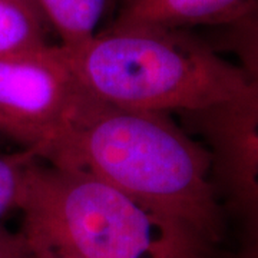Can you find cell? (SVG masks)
<instances>
[{
    "label": "cell",
    "mask_w": 258,
    "mask_h": 258,
    "mask_svg": "<svg viewBox=\"0 0 258 258\" xmlns=\"http://www.w3.org/2000/svg\"><path fill=\"white\" fill-rule=\"evenodd\" d=\"M12 2L20 3V5L26 6V8H29L30 10H33V12L39 13L40 16H43V15H42V12H40V8H39V5H37V0H12ZM43 19H45V18H43Z\"/></svg>",
    "instance_id": "4fadbf2b"
},
{
    "label": "cell",
    "mask_w": 258,
    "mask_h": 258,
    "mask_svg": "<svg viewBox=\"0 0 258 258\" xmlns=\"http://www.w3.org/2000/svg\"><path fill=\"white\" fill-rule=\"evenodd\" d=\"M43 161L109 182L207 244L221 234L211 154L168 113L122 108L85 91Z\"/></svg>",
    "instance_id": "6da1fadb"
},
{
    "label": "cell",
    "mask_w": 258,
    "mask_h": 258,
    "mask_svg": "<svg viewBox=\"0 0 258 258\" xmlns=\"http://www.w3.org/2000/svg\"><path fill=\"white\" fill-rule=\"evenodd\" d=\"M0 258H33L22 232H12L0 225Z\"/></svg>",
    "instance_id": "8fae6325"
},
{
    "label": "cell",
    "mask_w": 258,
    "mask_h": 258,
    "mask_svg": "<svg viewBox=\"0 0 258 258\" xmlns=\"http://www.w3.org/2000/svg\"><path fill=\"white\" fill-rule=\"evenodd\" d=\"M249 222V242L247 258H258V210L245 214Z\"/></svg>",
    "instance_id": "7c38bea8"
},
{
    "label": "cell",
    "mask_w": 258,
    "mask_h": 258,
    "mask_svg": "<svg viewBox=\"0 0 258 258\" xmlns=\"http://www.w3.org/2000/svg\"><path fill=\"white\" fill-rule=\"evenodd\" d=\"M40 258H69V257H55V255H47V257H40Z\"/></svg>",
    "instance_id": "5bb4252c"
},
{
    "label": "cell",
    "mask_w": 258,
    "mask_h": 258,
    "mask_svg": "<svg viewBox=\"0 0 258 258\" xmlns=\"http://www.w3.org/2000/svg\"><path fill=\"white\" fill-rule=\"evenodd\" d=\"M60 49L86 92L122 108L198 112L234 98L249 83L238 64L189 29L112 23L85 43Z\"/></svg>",
    "instance_id": "7a4b0ae2"
},
{
    "label": "cell",
    "mask_w": 258,
    "mask_h": 258,
    "mask_svg": "<svg viewBox=\"0 0 258 258\" xmlns=\"http://www.w3.org/2000/svg\"><path fill=\"white\" fill-rule=\"evenodd\" d=\"M49 28L60 39V46L85 43L96 28L108 6V0H37Z\"/></svg>",
    "instance_id": "52a82bcc"
},
{
    "label": "cell",
    "mask_w": 258,
    "mask_h": 258,
    "mask_svg": "<svg viewBox=\"0 0 258 258\" xmlns=\"http://www.w3.org/2000/svg\"><path fill=\"white\" fill-rule=\"evenodd\" d=\"M208 43L217 52L232 53L249 81L258 82V0L240 18L217 28Z\"/></svg>",
    "instance_id": "9c48e42d"
},
{
    "label": "cell",
    "mask_w": 258,
    "mask_h": 258,
    "mask_svg": "<svg viewBox=\"0 0 258 258\" xmlns=\"http://www.w3.org/2000/svg\"><path fill=\"white\" fill-rule=\"evenodd\" d=\"M39 158L26 149L15 154L0 152V221L13 210H19L28 184L29 172Z\"/></svg>",
    "instance_id": "30bf717a"
},
{
    "label": "cell",
    "mask_w": 258,
    "mask_h": 258,
    "mask_svg": "<svg viewBox=\"0 0 258 258\" xmlns=\"http://www.w3.org/2000/svg\"><path fill=\"white\" fill-rule=\"evenodd\" d=\"M49 25L43 16L26 6L0 0V56L18 55L52 45L47 42Z\"/></svg>",
    "instance_id": "ba28073f"
},
{
    "label": "cell",
    "mask_w": 258,
    "mask_h": 258,
    "mask_svg": "<svg viewBox=\"0 0 258 258\" xmlns=\"http://www.w3.org/2000/svg\"><path fill=\"white\" fill-rule=\"evenodd\" d=\"M257 0H119L113 25L220 28L244 15Z\"/></svg>",
    "instance_id": "8992f818"
},
{
    "label": "cell",
    "mask_w": 258,
    "mask_h": 258,
    "mask_svg": "<svg viewBox=\"0 0 258 258\" xmlns=\"http://www.w3.org/2000/svg\"><path fill=\"white\" fill-rule=\"evenodd\" d=\"M212 157V179L244 215L258 210V82L228 101L182 113Z\"/></svg>",
    "instance_id": "5b68a950"
},
{
    "label": "cell",
    "mask_w": 258,
    "mask_h": 258,
    "mask_svg": "<svg viewBox=\"0 0 258 258\" xmlns=\"http://www.w3.org/2000/svg\"><path fill=\"white\" fill-rule=\"evenodd\" d=\"M83 95L59 45L0 56V132L42 161Z\"/></svg>",
    "instance_id": "277c9868"
},
{
    "label": "cell",
    "mask_w": 258,
    "mask_h": 258,
    "mask_svg": "<svg viewBox=\"0 0 258 258\" xmlns=\"http://www.w3.org/2000/svg\"><path fill=\"white\" fill-rule=\"evenodd\" d=\"M33 258H201L205 241L106 181L37 159L19 205Z\"/></svg>",
    "instance_id": "3957f363"
}]
</instances>
